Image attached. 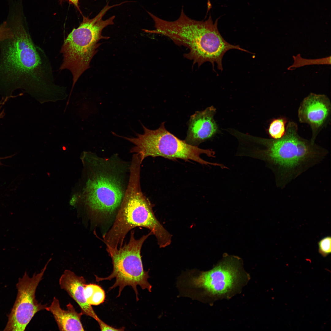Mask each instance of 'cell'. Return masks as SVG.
Listing matches in <instances>:
<instances>
[{
  "label": "cell",
  "instance_id": "2",
  "mask_svg": "<svg viewBox=\"0 0 331 331\" xmlns=\"http://www.w3.org/2000/svg\"><path fill=\"white\" fill-rule=\"evenodd\" d=\"M297 124L288 122L285 134L274 139L239 135L237 155L261 160L272 172L277 187L283 189L310 168L321 163L329 151L302 137Z\"/></svg>",
  "mask_w": 331,
  "mask_h": 331
},
{
  "label": "cell",
  "instance_id": "3",
  "mask_svg": "<svg viewBox=\"0 0 331 331\" xmlns=\"http://www.w3.org/2000/svg\"><path fill=\"white\" fill-rule=\"evenodd\" d=\"M149 14L154 22V29H146L145 32L161 34L169 38L179 46H184L189 52L184 56L200 67L205 62L214 63L222 71V60L225 54L231 49L245 52L239 45H232L223 37L217 27L218 19L213 23L210 15L205 21H198L188 17L182 7L179 17L176 20H163L151 13Z\"/></svg>",
  "mask_w": 331,
  "mask_h": 331
},
{
  "label": "cell",
  "instance_id": "14",
  "mask_svg": "<svg viewBox=\"0 0 331 331\" xmlns=\"http://www.w3.org/2000/svg\"><path fill=\"white\" fill-rule=\"evenodd\" d=\"M67 307V310L62 309L59 300L54 297L50 306L45 309L52 314L59 330L84 331L81 320L82 313L77 312L70 303Z\"/></svg>",
  "mask_w": 331,
  "mask_h": 331
},
{
  "label": "cell",
  "instance_id": "16",
  "mask_svg": "<svg viewBox=\"0 0 331 331\" xmlns=\"http://www.w3.org/2000/svg\"><path fill=\"white\" fill-rule=\"evenodd\" d=\"M287 119L280 117L273 119L270 124L268 132L270 138L274 139L281 138L285 134Z\"/></svg>",
  "mask_w": 331,
  "mask_h": 331
},
{
  "label": "cell",
  "instance_id": "6",
  "mask_svg": "<svg viewBox=\"0 0 331 331\" xmlns=\"http://www.w3.org/2000/svg\"><path fill=\"white\" fill-rule=\"evenodd\" d=\"M250 279L238 257L225 255L212 269L192 270L178 277L179 296L189 297L210 306L217 300L229 299L240 294Z\"/></svg>",
  "mask_w": 331,
  "mask_h": 331
},
{
  "label": "cell",
  "instance_id": "9",
  "mask_svg": "<svg viewBox=\"0 0 331 331\" xmlns=\"http://www.w3.org/2000/svg\"><path fill=\"white\" fill-rule=\"evenodd\" d=\"M149 234L136 239L134 232L131 231L130 239L127 244L117 249L109 251L112 259L113 271L107 277L102 278L95 275L97 281L111 280L115 278V282L109 288L111 290L119 287V297L124 288L131 286L135 291L137 301L139 300L137 286L143 289L151 291L152 286L148 281L149 278L148 272L144 270L141 256V250L145 240L151 235Z\"/></svg>",
  "mask_w": 331,
  "mask_h": 331
},
{
  "label": "cell",
  "instance_id": "5",
  "mask_svg": "<svg viewBox=\"0 0 331 331\" xmlns=\"http://www.w3.org/2000/svg\"><path fill=\"white\" fill-rule=\"evenodd\" d=\"M140 162L131 163L126 192L112 227L103 236L108 252L122 246L127 234L133 228H147L155 236L160 248L171 244L172 235L157 220L151 204L143 194L140 185Z\"/></svg>",
  "mask_w": 331,
  "mask_h": 331
},
{
  "label": "cell",
  "instance_id": "15",
  "mask_svg": "<svg viewBox=\"0 0 331 331\" xmlns=\"http://www.w3.org/2000/svg\"><path fill=\"white\" fill-rule=\"evenodd\" d=\"M84 293L87 302L91 305H99L105 300V291L96 284H86L84 288Z\"/></svg>",
  "mask_w": 331,
  "mask_h": 331
},
{
  "label": "cell",
  "instance_id": "19",
  "mask_svg": "<svg viewBox=\"0 0 331 331\" xmlns=\"http://www.w3.org/2000/svg\"><path fill=\"white\" fill-rule=\"evenodd\" d=\"M101 331H124V328L123 327L120 329H117L110 326L102 321L99 318L97 320Z\"/></svg>",
  "mask_w": 331,
  "mask_h": 331
},
{
  "label": "cell",
  "instance_id": "8",
  "mask_svg": "<svg viewBox=\"0 0 331 331\" xmlns=\"http://www.w3.org/2000/svg\"><path fill=\"white\" fill-rule=\"evenodd\" d=\"M165 122L155 130H150L143 124L144 133H136V137L129 138L116 135L135 145L130 150L131 153L137 154L141 162L147 157L161 156L169 159L180 158L192 160L202 165L221 167V164L211 162L202 158L201 154L209 157H215V152L210 149H203L198 146L187 143L175 136L166 128Z\"/></svg>",
  "mask_w": 331,
  "mask_h": 331
},
{
  "label": "cell",
  "instance_id": "1",
  "mask_svg": "<svg viewBox=\"0 0 331 331\" xmlns=\"http://www.w3.org/2000/svg\"><path fill=\"white\" fill-rule=\"evenodd\" d=\"M21 12L9 13L7 22L13 36L0 42V93L13 97L19 89L31 94L54 92L59 86L50 61L33 41Z\"/></svg>",
  "mask_w": 331,
  "mask_h": 331
},
{
  "label": "cell",
  "instance_id": "21",
  "mask_svg": "<svg viewBox=\"0 0 331 331\" xmlns=\"http://www.w3.org/2000/svg\"><path fill=\"white\" fill-rule=\"evenodd\" d=\"M3 117H4V115L1 112L0 110V120L2 119V118H3ZM0 158V166L1 165H2V163H1L0 160L2 159L3 158Z\"/></svg>",
  "mask_w": 331,
  "mask_h": 331
},
{
  "label": "cell",
  "instance_id": "11",
  "mask_svg": "<svg viewBox=\"0 0 331 331\" xmlns=\"http://www.w3.org/2000/svg\"><path fill=\"white\" fill-rule=\"evenodd\" d=\"M331 104L324 94L310 93L301 102L298 115L299 121L309 125L311 128L310 139L315 142L319 133L330 120Z\"/></svg>",
  "mask_w": 331,
  "mask_h": 331
},
{
  "label": "cell",
  "instance_id": "4",
  "mask_svg": "<svg viewBox=\"0 0 331 331\" xmlns=\"http://www.w3.org/2000/svg\"><path fill=\"white\" fill-rule=\"evenodd\" d=\"M84 157L87 174L82 202L90 214L111 215L118 210L124 196L131 162L120 160L116 155L106 158L86 153Z\"/></svg>",
  "mask_w": 331,
  "mask_h": 331
},
{
  "label": "cell",
  "instance_id": "13",
  "mask_svg": "<svg viewBox=\"0 0 331 331\" xmlns=\"http://www.w3.org/2000/svg\"><path fill=\"white\" fill-rule=\"evenodd\" d=\"M59 283L61 288L65 290L77 303L83 314L97 321L99 318L91 305L87 303L85 296L84 288L86 283L84 277L78 276L73 272L67 269L60 276Z\"/></svg>",
  "mask_w": 331,
  "mask_h": 331
},
{
  "label": "cell",
  "instance_id": "10",
  "mask_svg": "<svg viewBox=\"0 0 331 331\" xmlns=\"http://www.w3.org/2000/svg\"><path fill=\"white\" fill-rule=\"evenodd\" d=\"M50 259L40 272L31 277L25 272L16 284L17 294L14 303L8 315V321L4 331H24L35 315L45 309L47 304L39 303L35 298L36 289L42 280Z\"/></svg>",
  "mask_w": 331,
  "mask_h": 331
},
{
  "label": "cell",
  "instance_id": "17",
  "mask_svg": "<svg viewBox=\"0 0 331 331\" xmlns=\"http://www.w3.org/2000/svg\"><path fill=\"white\" fill-rule=\"evenodd\" d=\"M318 252L323 257H326L331 253V238L330 236L325 237L318 243Z\"/></svg>",
  "mask_w": 331,
  "mask_h": 331
},
{
  "label": "cell",
  "instance_id": "12",
  "mask_svg": "<svg viewBox=\"0 0 331 331\" xmlns=\"http://www.w3.org/2000/svg\"><path fill=\"white\" fill-rule=\"evenodd\" d=\"M215 112V108L211 106L197 111L191 116L185 140L187 143L198 146L216 134L218 127L214 117Z\"/></svg>",
  "mask_w": 331,
  "mask_h": 331
},
{
  "label": "cell",
  "instance_id": "18",
  "mask_svg": "<svg viewBox=\"0 0 331 331\" xmlns=\"http://www.w3.org/2000/svg\"><path fill=\"white\" fill-rule=\"evenodd\" d=\"M13 32L7 21H5L0 25V42L13 37Z\"/></svg>",
  "mask_w": 331,
  "mask_h": 331
},
{
  "label": "cell",
  "instance_id": "20",
  "mask_svg": "<svg viewBox=\"0 0 331 331\" xmlns=\"http://www.w3.org/2000/svg\"><path fill=\"white\" fill-rule=\"evenodd\" d=\"M69 2L75 6L77 8H78V2L79 0H67Z\"/></svg>",
  "mask_w": 331,
  "mask_h": 331
},
{
  "label": "cell",
  "instance_id": "7",
  "mask_svg": "<svg viewBox=\"0 0 331 331\" xmlns=\"http://www.w3.org/2000/svg\"><path fill=\"white\" fill-rule=\"evenodd\" d=\"M119 4L109 6L108 3L94 18L83 17L78 27L74 29L64 40L60 52L63 57L59 68L60 70H68L73 77L72 89L82 74L90 67V63L97 52L101 39H108L102 32L104 28L113 24L115 16L103 20L106 12Z\"/></svg>",
  "mask_w": 331,
  "mask_h": 331
}]
</instances>
